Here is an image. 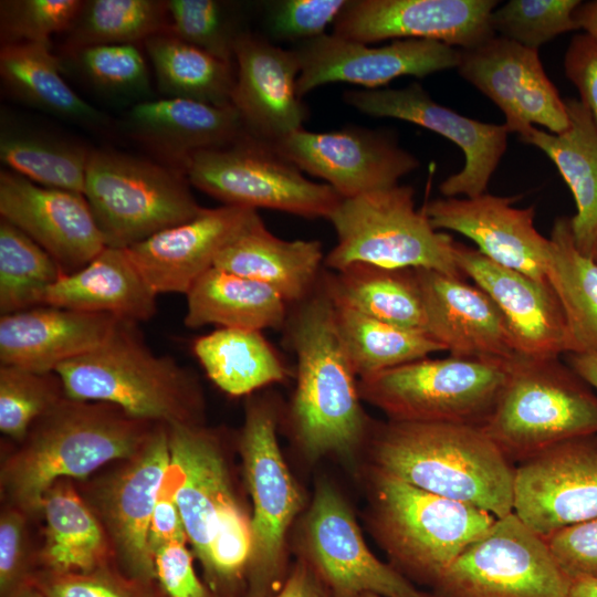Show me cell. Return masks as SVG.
Here are the masks:
<instances>
[{"label": "cell", "mask_w": 597, "mask_h": 597, "mask_svg": "<svg viewBox=\"0 0 597 597\" xmlns=\"http://www.w3.org/2000/svg\"><path fill=\"white\" fill-rule=\"evenodd\" d=\"M157 425L104 402L67 396L38 418L3 461L1 494L29 517L41 514L46 491L61 479H84L112 461L136 455Z\"/></svg>", "instance_id": "1"}, {"label": "cell", "mask_w": 597, "mask_h": 597, "mask_svg": "<svg viewBox=\"0 0 597 597\" xmlns=\"http://www.w3.org/2000/svg\"><path fill=\"white\" fill-rule=\"evenodd\" d=\"M374 467L416 488L490 512H513L515 464L480 427L389 420L371 443Z\"/></svg>", "instance_id": "2"}, {"label": "cell", "mask_w": 597, "mask_h": 597, "mask_svg": "<svg viewBox=\"0 0 597 597\" xmlns=\"http://www.w3.org/2000/svg\"><path fill=\"white\" fill-rule=\"evenodd\" d=\"M294 305L284 327L296 356L291 408L295 437L311 458L349 455L366 436L367 418L322 275L314 291Z\"/></svg>", "instance_id": "3"}, {"label": "cell", "mask_w": 597, "mask_h": 597, "mask_svg": "<svg viewBox=\"0 0 597 597\" xmlns=\"http://www.w3.org/2000/svg\"><path fill=\"white\" fill-rule=\"evenodd\" d=\"M55 373L71 399L113 404L154 423L200 425L197 379L174 358L155 354L136 323L122 321L103 344L61 364Z\"/></svg>", "instance_id": "4"}, {"label": "cell", "mask_w": 597, "mask_h": 597, "mask_svg": "<svg viewBox=\"0 0 597 597\" xmlns=\"http://www.w3.org/2000/svg\"><path fill=\"white\" fill-rule=\"evenodd\" d=\"M370 484L376 540L394 568L429 588L496 520L488 511L432 494L375 467Z\"/></svg>", "instance_id": "5"}, {"label": "cell", "mask_w": 597, "mask_h": 597, "mask_svg": "<svg viewBox=\"0 0 597 597\" xmlns=\"http://www.w3.org/2000/svg\"><path fill=\"white\" fill-rule=\"evenodd\" d=\"M482 429L516 465L561 441L597 433V395L558 357L520 356Z\"/></svg>", "instance_id": "6"}, {"label": "cell", "mask_w": 597, "mask_h": 597, "mask_svg": "<svg viewBox=\"0 0 597 597\" xmlns=\"http://www.w3.org/2000/svg\"><path fill=\"white\" fill-rule=\"evenodd\" d=\"M415 190L396 185L342 198L328 220L337 234L324 265L339 271L366 263L390 269H426L463 277L454 240L433 228L425 210H417Z\"/></svg>", "instance_id": "7"}, {"label": "cell", "mask_w": 597, "mask_h": 597, "mask_svg": "<svg viewBox=\"0 0 597 597\" xmlns=\"http://www.w3.org/2000/svg\"><path fill=\"white\" fill-rule=\"evenodd\" d=\"M180 169L115 150L90 153L84 197L106 247L127 249L195 218L198 205Z\"/></svg>", "instance_id": "8"}, {"label": "cell", "mask_w": 597, "mask_h": 597, "mask_svg": "<svg viewBox=\"0 0 597 597\" xmlns=\"http://www.w3.org/2000/svg\"><path fill=\"white\" fill-rule=\"evenodd\" d=\"M511 362L421 358L358 380L360 398L391 421L482 428L505 384Z\"/></svg>", "instance_id": "9"}, {"label": "cell", "mask_w": 597, "mask_h": 597, "mask_svg": "<svg viewBox=\"0 0 597 597\" xmlns=\"http://www.w3.org/2000/svg\"><path fill=\"white\" fill-rule=\"evenodd\" d=\"M181 171L190 185L227 206L328 220L342 200L331 186L307 179L271 144L249 134L195 154Z\"/></svg>", "instance_id": "10"}, {"label": "cell", "mask_w": 597, "mask_h": 597, "mask_svg": "<svg viewBox=\"0 0 597 597\" xmlns=\"http://www.w3.org/2000/svg\"><path fill=\"white\" fill-rule=\"evenodd\" d=\"M240 451L253 501L245 597H272L287 576L283 566L285 534L303 501L281 453L270 404L249 402Z\"/></svg>", "instance_id": "11"}, {"label": "cell", "mask_w": 597, "mask_h": 597, "mask_svg": "<svg viewBox=\"0 0 597 597\" xmlns=\"http://www.w3.org/2000/svg\"><path fill=\"white\" fill-rule=\"evenodd\" d=\"M572 578L514 512L496 519L430 588V597H568Z\"/></svg>", "instance_id": "12"}, {"label": "cell", "mask_w": 597, "mask_h": 597, "mask_svg": "<svg viewBox=\"0 0 597 597\" xmlns=\"http://www.w3.org/2000/svg\"><path fill=\"white\" fill-rule=\"evenodd\" d=\"M513 512L544 538L597 516V433L561 441L517 463Z\"/></svg>", "instance_id": "13"}, {"label": "cell", "mask_w": 597, "mask_h": 597, "mask_svg": "<svg viewBox=\"0 0 597 597\" xmlns=\"http://www.w3.org/2000/svg\"><path fill=\"white\" fill-rule=\"evenodd\" d=\"M344 101L370 116L419 125L460 147L464 155L463 168L440 185V192L448 198L485 193L506 150L510 132L505 124H489L460 115L433 101L418 83L404 88L347 91Z\"/></svg>", "instance_id": "14"}, {"label": "cell", "mask_w": 597, "mask_h": 597, "mask_svg": "<svg viewBox=\"0 0 597 597\" xmlns=\"http://www.w3.org/2000/svg\"><path fill=\"white\" fill-rule=\"evenodd\" d=\"M306 558L332 597H425L413 583L367 547L343 498L317 486L305 524Z\"/></svg>", "instance_id": "15"}, {"label": "cell", "mask_w": 597, "mask_h": 597, "mask_svg": "<svg viewBox=\"0 0 597 597\" xmlns=\"http://www.w3.org/2000/svg\"><path fill=\"white\" fill-rule=\"evenodd\" d=\"M459 74L504 114L519 137L540 125L561 134L569 127L566 103L546 75L538 51L494 34L460 49Z\"/></svg>", "instance_id": "16"}, {"label": "cell", "mask_w": 597, "mask_h": 597, "mask_svg": "<svg viewBox=\"0 0 597 597\" xmlns=\"http://www.w3.org/2000/svg\"><path fill=\"white\" fill-rule=\"evenodd\" d=\"M300 170L318 177L343 199L398 185L420 163L385 130L359 127L295 130L272 144Z\"/></svg>", "instance_id": "17"}, {"label": "cell", "mask_w": 597, "mask_h": 597, "mask_svg": "<svg viewBox=\"0 0 597 597\" xmlns=\"http://www.w3.org/2000/svg\"><path fill=\"white\" fill-rule=\"evenodd\" d=\"M169 462L167 426L157 425L144 448L124 460L96 490V515L107 533L117 566L145 582H157L148 532Z\"/></svg>", "instance_id": "18"}, {"label": "cell", "mask_w": 597, "mask_h": 597, "mask_svg": "<svg viewBox=\"0 0 597 597\" xmlns=\"http://www.w3.org/2000/svg\"><path fill=\"white\" fill-rule=\"evenodd\" d=\"M294 50L301 63V98L328 83L347 82L376 90L400 76L425 77L457 69L460 61V49L421 39L395 40L373 48L325 33L300 42Z\"/></svg>", "instance_id": "19"}, {"label": "cell", "mask_w": 597, "mask_h": 597, "mask_svg": "<svg viewBox=\"0 0 597 597\" xmlns=\"http://www.w3.org/2000/svg\"><path fill=\"white\" fill-rule=\"evenodd\" d=\"M495 0H347L334 22L337 36L369 44L383 40H433L458 49L495 33Z\"/></svg>", "instance_id": "20"}, {"label": "cell", "mask_w": 597, "mask_h": 597, "mask_svg": "<svg viewBox=\"0 0 597 597\" xmlns=\"http://www.w3.org/2000/svg\"><path fill=\"white\" fill-rule=\"evenodd\" d=\"M0 216L44 249L64 274L81 270L106 247L83 193L44 187L9 169L0 172Z\"/></svg>", "instance_id": "21"}, {"label": "cell", "mask_w": 597, "mask_h": 597, "mask_svg": "<svg viewBox=\"0 0 597 597\" xmlns=\"http://www.w3.org/2000/svg\"><path fill=\"white\" fill-rule=\"evenodd\" d=\"M233 60L231 104L250 136L272 145L303 128L307 109L297 94L301 63L294 49L243 31L234 43Z\"/></svg>", "instance_id": "22"}, {"label": "cell", "mask_w": 597, "mask_h": 597, "mask_svg": "<svg viewBox=\"0 0 597 597\" xmlns=\"http://www.w3.org/2000/svg\"><path fill=\"white\" fill-rule=\"evenodd\" d=\"M514 201L485 192L472 198L436 199L423 210L434 229L463 234L493 262L548 283L549 238L535 229L534 208H515Z\"/></svg>", "instance_id": "23"}, {"label": "cell", "mask_w": 597, "mask_h": 597, "mask_svg": "<svg viewBox=\"0 0 597 597\" xmlns=\"http://www.w3.org/2000/svg\"><path fill=\"white\" fill-rule=\"evenodd\" d=\"M453 254L461 273L472 279L501 311L521 356L557 358L568 353L565 317L549 283L500 265L457 241Z\"/></svg>", "instance_id": "24"}, {"label": "cell", "mask_w": 597, "mask_h": 597, "mask_svg": "<svg viewBox=\"0 0 597 597\" xmlns=\"http://www.w3.org/2000/svg\"><path fill=\"white\" fill-rule=\"evenodd\" d=\"M170 462L163 488L179 509L187 538L203 570L220 516L234 500L217 438L200 425L167 426Z\"/></svg>", "instance_id": "25"}, {"label": "cell", "mask_w": 597, "mask_h": 597, "mask_svg": "<svg viewBox=\"0 0 597 597\" xmlns=\"http://www.w3.org/2000/svg\"><path fill=\"white\" fill-rule=\"evenodd\" d=\"M254 209L203 208L195 218L126 249L151 290L186 294L218 254L242 230Z\"/></svg>", "instance_id": "26"}, {"label": "cell", "mask_w": 597, "mask_h": 597, "mask_svg": "<svg viewBox=\"0 0 597 597\" xmlns=\"http://www.w3.org/2000/svg\"><path fill=\"white\" fill-rule=\"evenodd\" d=\"M428 333L451 356L512 362L520 357L506 322L479 286L433 270L416 269Z\"/></svg>", "instance_id": "27"}, {"label": "cell", "mask_w": 597, "mask_h": 597, "mask_svg": "<svg viewBox=\"0 0 597 597\" xmlns=\"http://www.w3.org/2000/svg\"><path fill=\"white\" fill-rule=\"evenodd\" d=\"M122 320L53 305L0 316V363L49 373L103 344Z\"/></svg>", "instance_id": "28"}, {"label": "cell", "mask_w": 597, "mask_h": 597, "mask_svg": "<svg viewBox=\"0 0 597 597\" xmlns=\"http://www.w3.org/2000/svg\"><path fill=\"white\" fill-rule=\"evenodd\" d=\"M124 128L168 166L180 170L195 154L248 134L233 105L166 97L135 103L124 118Z\"/></svg>", "instance_id": "29"}, {"label": "cell", "mask_w": 597, "mask_h": 597, "mask_svg": "<svg viewBox=\"0 0 597 597\" xmlns=\"http://www.w3.org/2000/svg\"><path fill=\"white\" fill-rule=\"evenodd\" d=\"M324 260L321 242L277 238L254 212L213 266L264 283L287 304H296L316 287Z\"/></svg>", "instance_id": "30"}, {"label": "cell", "mask_w": 597, "mask_h": 597, "mask_svg": "<svg viewBox=\"0 0 597 597\" xmlns=\"http://www.w3.org/2000/svg\"><path fill=\"white\" fill-rule=\"evenodd\" d=\"M156 298L126 249L105 247L84 268L56 281L43 304L109 314L137 324L156 315Z\"/></svg>", "instance_id": "31"}, {"label": "cell", "mask_w": 597, "mask_h": 597, "mask_svg": "<svg viewBox=\"0 0 597 597\" xmlns=\"http://www.w3.org/2000/svg\"><path fill=\"white\" fill-rule=\"evenodd\" d=\"M569 127L553 134L533 126L520 138L541 149L555 164L576 203L570 218L577 249L593 258L597 241V127L579 100L565 101Z\"/></svg>", "instance_id": "32"}, {"label": "cell", "mask_w": 597, "mask_h": 597, "mask_svg": "<svg viewBox=\"0 0 597 597\" xmlns=\"http://www.w3.org/2000/svg\"><path fill=\"white\" fill-rule=\"evenodd\" d=\"M44 542L38 568L56 573H90L116 563L107 533L70 479L56 481L41 505Z\"/></svg>", "instance_id": "33"}, {"label": "cell", "mask_w": 597, "mask_h": 597, "mask_svg": "<svg viewBox=\"0 0 597 597\" xmlns=\"http://www.w3.org/2000/svg\"><path fill=\"white\" fill-rule=\"evenodd\" d=\"M0 77L21 103L94 132H106L111 119L85 102L64 81L50 42L2 44Z\"/></svg>", "instance_id": "34"}, {"label": "cell", "mask_w": 597, "mask_h": 597, "mask_svg": "<svg viewBox=\"0 0 597 597\" xmlns=\"http://www.w3.org/2000/svg\"><path fill=\"white\" fill-rule=\"evenodd\" d=\"M184 323L189 328L206 325L259 331L285 326L287 303L259 281L211 268L192 284Z\"/></svg>", "instance_id": "35"}, {"label": "cell", "mask_w": 597, "mask_h": 597, "mask_svg": "<svg viewBox=\"0 0 597 597\" xmlns=\"http://www.w3.org/2000/svg\"><path fill=\"white\" fill-rule=\"evenodd\" d=\"M322 279L333 300L377 320L428 333L416 269L356 263L339 271H323Z\"/></svg>", "instance_id": "36"}, {"label": "cell", "mask_w": 597, "mask_h": 597, "mask_svg": "<svg viewBox=\"0 0 597 597\" xmlns=\"http://www.w3.org/2000/svg\"><path fill=\"white\" fill-rule=\"evenodd\" d=\"M546 276L565 317L568 353L597 354V262L575 245L569 217L554 221Z\"/></svg>", "instance_id": "37"}, {"label": "cell", "mask_w": 597, "mask_h": 597, "mask_svg": "<svg viewBox=\"0 0 597 597\" xmlns=\"http://www.w3.org/2000/svg\"><path fill=\"white\" fill-rule=\"evenodd\" d=\"M91 150L54 132L1 118L3 165L38 185L84 193Z\"/></svg>", "instance_id": "38"}, {"label": "cell", "mask_w": 597, "mask_h": 597, "mask_svg": "<svg viewBox=\"0 0 597 597\" xmlns=\"http://www.w3.org/2000/svg\"><path fill=\"white\" fill-rule=\"evenodd\" d=\"M192 350L207 376L232 396L248 395L286 377L279 354L259 331L219 327L198 337Z\"/></svg>", "instance_id": "39"}, {"label": "cell", "mask_w": 597, "mask_h": 597, "mask_svg": "<svg viewBox=\"0 0 597 597\" xmlns=\"http://www.w3.org/2000/svg\"><path fill=\"white\" fill-rule=\"evenodd\" d=\"M333 303L338 335L359 379L446 350L426 332L377 320L335 300Z\"/></svg>", "instance_id": "40"}, {"label": "cell", "mask_w": 597, "mask_h": 597, "mask_svg": "<svg viewBox=\"0 0 597 597\" xmlns=\"http://www.w3.org/2000/svg\"><path fill=\"white\" fill-rule=\"evenodd\" d=\"M144 48L154 67L157 86L166 98L232 105L235 82L232 62L168 32L148 38Z\"/></svg>", "instance_id": "41"}, {"label": "cell", "mask_w": 597, "mask_h": 597, "mask_svg": "<svg viewBox=\"0 0 597 597\" xmlns=\"http://www.w3.org/2000/svg\"><path fill=\"white\" fill-rule=\"evenodd\" d=\"M167 1L88 0L66 32V50L145 42L169 31Z\"/></svg>", "instance_id": "42"}, {"label": "cell", "mask_w": 597, "mask_h": 597, "mask_svg": "<svg viewBox=\"0 0 597 597\" xmlns=\"http://www.w3.org/2000/svg\"><path fill=\"white\" fill-rule=\"evenodd\" d=\"M65 275L54 259L15 226L0 219V314L43 305Z\"/></svg>", "instance_id": "43"}, {"label": "cell", "mask_w": 597, "mask_h": 597, "mask_svg": "<svg viewBox=\"0 0 597 597\" xmlns=\"http://www.w3.org/2000/svg\"><path fill=\"white\" fill-rule=\"evenodd\" d=\"M66 397L55 371L0 366V430L21 442L32 423Z\"/></svg>", "instance_id": "44"}, {"label": "cell", "mask_w": 597, "mask_h": 597, "mask_svg": "<svg viewBox=\"0 0 597 597\" xmlns=\"http://www.w3.org/2000/svg\"><path fill=\"white\" fill-rule=\"evenodd\" d=\"M580 0H510L491 14L496 35L537 50L559 34L579 30L575 11Z\"/></svg>", "instance_id": "45"}, {"label": "cell", "mask_w": 597, "mask_h": 597, "mask_svg": "<svg viewBox=\"0 0 597 597\" xmlns=\"http://www.w3.org/2000/svg\"><path fill=\"white\" fill-rule=\"evenodd\" d=\"M69 54L84 80L106 95L137 98L149 92L148 69L137 45H95Z\"/></svg>", "instance_id": "46"}, {"label": "cell", "mask_w": 597, "mask_h": 597, "mask_svg": "<svg viewBox=\"0 0 597 597\" xmlns=\"http://www.w3.org/2000/svg\"><path fill=\"white\" fill-rule=\"evenodd\" d=\"M168 33L228 62L243 32L237 27L226 3L216 0H168Z\"/></svg>", "instance_id": "47"}, {"label": "cell", "mask_w": 597, "mask_h": 597, "mask_svg": "<svg viewBox=\"0 0 597 597\" xmlns=\"http://www.w3.org/2000/svg\"><path fill=\"white\" fill-rule=\"evenodd\" d=\"M30 582L49 597H166L157 582L130 577L116 563L90 573L38 568Z\"/></svg>", "instance_id": "48"}, {"label": "cell", "mask_w": 597, "mask_h": 597, "mask_svg": "<svg viewBox=\"0 0 597 597\" xmlns=\"http://www.w3.org/2000/svg\"><path fill=\"white\" fill-rule=\"evenodd\" d=\"M82 4L81 0H2L1 41L50 42L53 34L69 31Z\"/></svg>", "instance_id": "49"}, {"label": "cell", "mask_w": 597, "mask_h": 597, "mask_svg": "<svg viewBox=\"0 0 597 597\" xmlns=\"http://www.w3.org/2000/svg\"><path fill=\"white\" fill-rule=\"evenodd\" d=\"M21 510L6 504L0 516V597H9L30 582L38 569V552L31 548L28 521Z\"/></svg>", "instance_id": "50"}, {"label": "cell", "mask_w": 597, "mask_h": 597, "mask_svg": "<svg viewBox=\"0 0 597 597\" xmlns=\"http://www.w3.org/2000/svg\"><path fill=\"white\" fill-rule=\"evenodd\" d=\"M347 0H283L269 6L266 25L282 40L306 41L334 24Z\"/></svg>", "instance_id": "51"}, {"label": "cell", "mask_w": 597, "mask_h": 597, "mask_svg": "<svg viewBox=\"0 0 597 597\" xmlns=\"http://www.w3.org/2000/svg\"><path fill=\"white\" fill-rule=\"evenodd\" d=\"M545 540L554 558L572 579L597 577V516L564 527Z\"/></svg>", "instance_id": "52"}, {"label": "cell", "mask_w": 597, "mask_h": 597, "mask_svg": "<svg viewBox=\"0 0 597 597\" xmlns=\"http://www.w3.org/2000/svg\"><path fill=\"white\" fill-rule=\"evenodd\" d=\"M156 580L166 597H217L201 583L185 542H171L155 552Z\"/></svg>", "instance_id": "53"}, {"label": "cell", "mask_w": 597, "mask_h": 597, "mask_svg": "<svg viewBox=\"0 0 597 597\" xmlns=\"http://www.w3.org/2000/svg\"><path fill=\"white\" fill-rule=\"evenodd\" d=\"M564 71L597 127V41L585 32L573 36L565 52Z\"/></svg>", "instance_id": "54"}, {"label": "cell", "mask_w": 597, "mask_h": 597, "mask_svg": "<svg viewBox=\"0 0 597 597\" xmlns=\"http://www.w3.org/2000/svg\"><path fill=\"white\" fill-rule=\"evenodd\" d=\"M185 525L177 503L161 486L149 525L148 544L151 553L171 542L187 541Z\"/></svg>", "instance_id": "55"}, {"label": "cell", "mask_w": 597, "mask_h": 597, "mask_svg": "<svg viewBox=\"0 0 597 597\" xmlns=\"http://www.w3.org/2000/svg\"><path fill=\"white\" fill-rule=\"evenodd\" d=\"M272 597H332L310 564L300 559Z\"/></svg>", "instance_id": "56"}, {"label": "cell", "mask_w": 597, "mask_h": 597, "mask_svg": "<svg viewBox=\"0 0 597 597\" xmlns=\"http://www.w3.org/2000/svg\"><path fill=\"white\" fill-rule=\"evenodd\" d=\"M567 365L597 390V354H566Z\"/></svg>", "instance_id": "57"}, {"label": "cell", "mask_w": 597, "mask_h": 597, "mask_svg": "<svg viewBox=\"0 0 597 597\" xmlns=\"http://www.w3.org/2000/svg\"><path fill=\"white\" fill-rule=\"evenodd\" d=\"M575 20L578 29L597 41V0L582 1L575 11Z\"/></svg>", "instance_id": "58"}, {"label": "cell", "mask_w": 597, "mask_h": 597, "mask_svg": "<svg viewBox=\"0 0 597 597\" xmlns=\"http://www.w3.org/2000/svg\"><path fill=\"white\" fill-rule=\"evenodd\" d=\"M568 597H597V577L580 576L573 578Z\"/></svg>", "instance_id": "59"}, {"label": "cell", "mask_w": 597, "mask_h": 597, "mask_svg": "<svg viewBox=\"0 0 597 597\" xmlns=\"http://www.w3.org/2000/svg\"><path fill=\"white\" fill-rule=\"evenodd\" d=\"M9 597H49L44 591H42L39 587H36L34 584L29 582L28 584L23 585L19 589H17L14 593H12Z\"/></svg>", "instance_id": "60"}, {"label": "cell", "mask_w": 597, "mask_h": 597, "mask_svg": "<svg viewBox=\"0 0 597 597\" xmlns=\"http://www.w3.org/2000/svg\"><path fill=\"white\" fill-rule=\"evenodd\" d=\"M360 597H381L375 594H364ZM425 597H430L427 593H425Z\"/></svg>", "instance_id": "61"}, {"label": "cell", "mask_w": 597, "mask_h": 597, "mask_svg": "<svg viewBox=\"0 0 597 597\" xmlns=\"http://www.w3.org/2000/svg\"><path fill=\"white\" fill-rule=\"evenodd\" d=\"M593 259L597 262V241H596V244H595V249H594V253H593Z\"/></svg>", "instance_id": "62"}]
</instances>
